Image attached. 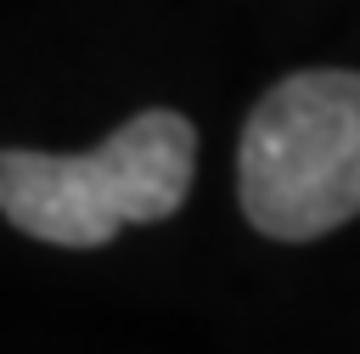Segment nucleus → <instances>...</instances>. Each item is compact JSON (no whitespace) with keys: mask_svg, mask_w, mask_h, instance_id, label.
Listing matches in <instances>:
<instances>
[{"mask_svg":"<svg viewBox=\"0 0 360 354\" xmlns=\"http://www.w3.org/2000/svg\"><path fill=\"white\" fill-rule=\"evenodd\" d=\"M197 135L180 112L146 107L79 157L0 152V214L51 247H101L124 225L169 219L191 191Z\"/></svg>","mask_w":360,"mask_h":354,"instance_id":"f257e3e1","label":"nucleus"},{"mask_svg":"<svg viewBox=\"0 0 360 354\" xmlns=\"http://www.w3.org/2000/svg\"><path fill=\"white\" fill-rule=\"evenodd\" d=\"M242 214L276 242H315L360 214V73L304 67L270 84L236 146Z\"/></svg>","mask_w":360,"mask_h":354,"instance_id":"f03ea898","label":"nucleus"}]
</instances>
